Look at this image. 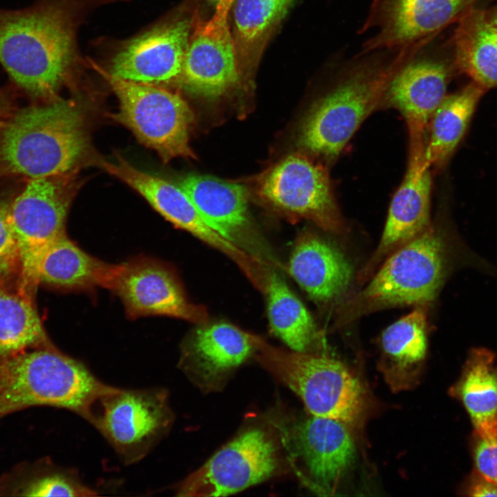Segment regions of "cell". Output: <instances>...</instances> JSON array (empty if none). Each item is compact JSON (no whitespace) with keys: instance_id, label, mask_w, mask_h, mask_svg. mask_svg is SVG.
Masks as SVG:
<instances>
[{"instance_id":"obj_32","label":"cell","mask_w":497,"mask_h":497,"mask_svg":"<svg viewBox=\"0 0 497 497\" xmlns=\"http://www.w3.org/2000/svg\"><path fill=\"white\" fill-rule=\"evenodd\" d=\"M15 189L0 196V282L19 274L20 253L17 237L12 226L10 207Z\"/></svg>"},{"instance_id":"obj_22","label":"cell","mask_w":497,"mask_h":497,"mask_svg":"<svg viewBox=\"0 0 497 497\" xmlns=\"http://www.w3.org/2000/svg\"><path fill=\"white\" fill-rule=\"evenodd\" d=\"M347 424L311 415L296 425L295 442L312 478L331 492L352 465L355 442Z\"/></svg>"},{"instance_id":"obj_36","label":"cell","mask_w":497,"mask_h":497,"mask_svg":"<svg viewBox=\"0 0 497 497\" xmlns=\"http://www.w3.org/2000/svg\"><path fill=\"white\" fill-rule=\"evenodd\" d=\"M488 19L491 23L497 29V4L491 11H486Z\"/></svg>"},{"instance_id":"obj_6","label":"cell","mask_w":497,"mask_h":497,"mask_svg":"<svg viewBox=\"0 0 497 497\" xmlns=\"http://www.w3.org/2000/svg\"><path fill=\"white\" fill-rule=\"evenodd\" d=\"M255 359L304 402L311 415L361 425L367 413L363 387L341 362L324 355L286 351L256 335Z\"/></svg>"},{"instance_id":"obj_5","label":"cell","mask_w":497,"mask_h":497,"mask_svg":"<svg viewBox=\"0 0 497 497\" xmlns=\"http://www.w3.org/2000/svg\"><path fill=\"white\" fill-rule=\"evenodd\" d=\"M112 386L81 362L51 347L0 360V416L32 406L71 411L83 418Z\"/></svg>"},{"instance_id":"obj_37","label":"cell","mask_w":497,"mask_h":497,"mask_svg":"<svg viewBox=\"0 0 497 497\" xmlns=\"http://www.w3.org/2000/svg\"><path fill=\"white\" fill-rule=\"evenodd\" d=\"M206 1H207L208 3H210L211 5L215 6H215L218 3V2H219L220 0H206Z\"/></svg>"},{"instance_id":"obj_33","label":"cell","mask_w":497,"mask_h":497,"mask_svg":"<svg viewBox=\"0 0 497 497\" xmlns=\"http://www.w3.org/2000/svg\"><path fill=\"white\" fill-rule=\"evenodd\" d=\"M471 449L475 472L497 485V438L474 433Z\"/></svg>"},{"instance_id":"obj_1","label":"cell","mask_w":497,"mask_h":497,"mask_svg":"<svg viewBox=\"0 0 497 497\" xmlns=\"http://www.w3.org/2000/svg\"><path fill=\"white\" fill-rule=\"evenodd\" d=\"M90 0H38L0 8V64L20 95L58 97L79 61L76 35Z\"/></svg>"},{"instance_id":"obj_7","label":"cell","mask_w":497,"mask_h":497,"mask_svg":"<svg viewBox=\"0 0 497 497\" xmlns=\"http://www.w3.org/2000/svg\"><path fill=\"white\" fill-rule=\"evenodd\" d=\"M16 189L10 217L20 253L18 291L32 298L41 259L50 244L66 234L76 187L72 173L28 179Z\"/></svg>"},{"instance_id":"obj_34","label":"cell","mask_w":497,"mask_h":497,"mask_svg":"<svg viewBox=\"0 0 497 497\" xmlns=\"http://www.w3.org/2000/svg\"><path fill=\"white\" fill-rule=\"evenodd\" d=\"M19 95L10 82L0 88V125L19 107Z\"/></svg>"},{"instance_id":"obj_17","label":"cell","mask_w":497,"mask_h":497,"mask_svg":"<svg viewBox=\"0 0 497 497\" xmlns=\"http://www.w3.org/2000/svg\"><path fill=\"white\" fill-rule=\"evenodd\" d=\"M194 20L175 17L126 41L110 61L111 75L159 85L178 82Z\"/></svg>"},{"instance_id":"obj_9","label":"cell","mask_w":497,"mask_h":497,"mask_svg":"<svg viewBox=\"0 0 497 497\" xmlns=\"http://www.w3.org/2000/svg\"><path fill=\"white\" fill-rule=\"evenodd\" d=\"M102 72L119 101L118 111L112 115L115 120L155 150L164 163L179 157H195L189 145L194 115L179 94Z\"/></svg>"},{"instance_id":"obj_18","label":"cell","mask_w":497,"mask_h":497,"mask_svg":"<svg viewBox=\"0 0 497 497\" xmlns=\"http://www.w3.org/2000/svg\"><path fill=\"white\" fill-rule=\"evenodd\" d=\"M425 151V146L409 145L406 174L391 200L379 244L359 273L360 282L371 277L392 253L431 226V166Z\"/></svg>"},{"instance_id":"obj_4","label":"cell","mask_w":497,"mask_h":497,"mask_svg":"<svg viewBox=\"0 0 497 497\" xmlns=\"http://www.w3.org/2000/svg\"><path fill=\"white\" fill-rule=\"evenodd\" d=\"M455 248L449 233L431 224L388 256L363 289L340 303L336 327L384 309L429 306L454 264Z\"/></svg>"},{"instance_id":"obj_31","label":"cell","mask_w":497,"mask_h":497,"mask_svg":"<svg viewBox=\"0 0 497 497\" xmlns=\"http://www.w3.org/2000/svg\"><path fill=\"white\" fill-rule=\"evenodd\" d=\"M26 496H93L97 491L86 485L73 469L43 474L30 483L21 494Z\"/></svg>"},{"instance_id":"obj_2","label":"cell","mask_w":497,"mask_h":497,"mask_svg":"<svg viewBox=\"0 0 497 497\" xmlns=\"http://www.w3.org/2000/svg\"><path fill=\"white\" fill-rule=\"evenodd\" d=\"M88 151L84 117L72 101L19 106L0 125V182L70 174Z\"/></svg>"},{"instance_id":"obj_8","label":"cell","mask_w":497,"mask_h":497,"mask_svg":"<svg viewBox=\"0 0 497 497\" xmlns=\"http://www.w3.org/2000/svg\"><path fill=\"white\" fill-rule=\"evenodd\" d=\"M84 419L130 465L143 459L168 434L174 413L165 389L112 387L94 401Z\"/></svg>"},{"instance_id":"obj_25","label":"cell","mask_w":497,"mask_h":497,"mask_svg":"<svg viewBox=\"0 0 497 497\" xmlns=\"http://www.w3.org/2000/svg\"><path fill=\"white\" fill-rule=\"evenodd\" d=\"M488 349H471L458 380L449 393L467 411L474 433L485 438H497V364Z\"/></svg>"},{"instance_id":"obj_20","label":"cell","mask_w":497,"mask_h":497,"mask_svg":"<svg viewBox=\"0 0 497 497\" xmlns=\"http://www.w3.org/2000/svg\"><path fill=\"white\" fill-rule=\"evenodd\" d=\"M110 289L132 317L168 315L199 324L208 317L204 306L189 302L172 272L153 262L119 265Z\"/></svg>"},{"instance_id":"obj_12","label":"cell","mask_w":497,"mask_h":497,"mask_svg":"<svg viewBox=\"0 0 497 497\" xmlns=\"http://www.w3.org/2000/svg\"><path fill=\"white\" fill-rule=\"evenodd\" d=\"M260 197L275 208L312 222L327 232L345 229L326 168L293 154L278 162L262 179Z\"/></svg>"},{"instance_id":"obj_11","label":"cell","mask_w":497,"mask_h":497,"mask_svg":"<svg viewBox=\"0 0 497 497\" xmlns=\"http://www.w3.org/2000/svg\"><path fill=\"white\" fill-rule=\"evenodd\" d=\"M98 164L139 193L166 220L229 257L251 283L262 278L263 264L208 226L179 186L136 168L117 153L115 161L101 159Z\"/></svg>"},{"instance_id":"obj_14","label":"cell","mask_w":497,"mask_h":497,"mask_svg":"<svg viewBox=\"0 0 497 497\" xmlns=\"http://www.w3.org/2000/svg\"><path fill=\"white\" fill-rule=\"evenodd\" d=\"M482 0H373L360 52L391 50L436 37Z\"/></svg>"},{"instance_id":"obj_15","label":"cell","mask_w":497,"mask_h":497,"mask_svg":"<svg viewBox=\"0 0 497 497\" xmlns=\"http://www.w3.org/2000/svg\"><path fill=\"white\" fill-rule=\"evenodd\" d=\"M178 186L206 224L226 240L269 267L284 269L252 217L244 186L196 174L182 177Z\"/></svg>"},{"instance_id":"obj_10","label":"cell","mask_w":497,"mask_h":497,"mask_svg":"<svg viewBox=\"0 0 497 497\" xmlns=\"http://www.w3.org/2000/svg\"><path fill=\"white\" fill-rule=\"evenodd\" d=\"M235 0H220L206 21L194 22L177 83L189 94L216 99L244 84L230 14Z\"/></svg>"},{"instance_id":"obj_16","label":"cell","mask_w":497,"mask_h":497,"mask_svg":"<svg viewBox=\"0 0 497 497\" xmlns=\"http://www.w3.org/2000/svg\"><path fill=\"white\" fill-rule=\"evenodd\" d=\"M436 37L415 44L392 73L382 104L398 109L406 120L409 137L425 138L429 120L447 95L453 69L433 47Z\"/></svg>"},{"instance_id":"obj_19","label":"cell","mask_w":497,"mask_h":497,"mask_svg":"<svg viewBox=\"0 0 497 497\" xmlns=\"http://www.w3.org/2000/svg\"><path fill=\"white\" fill-rule=\"evenodd\" d=\"M200 324L184 341L179 367L202 391H217L254 355L256 335L224 322Z\"/></svg>"},{"instance_id":"obj_27","label":"cell","mask_w":497,"mask_h":497,"mask_svg":"<svg viewBox=\"0 0 497 497\" xmlns=\"http://www.w3.org/2000/svg\"><path fill=\"white\" fill-rule=\"evenodd\" d=\"M118 266L86 253L64 234L44 252L39 265L38 279L39 283L66 289L95 286L111 289Z\"/></svg>"},{"instance_id":"obj_3","label":"cell","mask_w":497,"mask_h":497,"mask_svg":"<svg viewBox=\"0 0 497 497\" xmlns=\"http://www.w3.org/2000/svg\"><path fill=\"white\" fill-rule=\"evenodd\" d=\"M410 48L360 52L337 64L333 83L300 122L298 145L326 160L335 159L364 119L382 104L387 84Z\"/></svg>"},{"instance_id":"obj_30","label":"cell","mask_w":497,"mask_h":497,"mask_svg":"<svg viewBox=\"0 0 497 497\" xmlns=\"http://www.w3.org/2000/svg\"><path fill=\"white\" fill-rule=\"evenodd\" d=\"M38 347H50L32 298L0 282V360Z\"/></svg>"},{"instance_id":"obj_29","label":"cell","mask_w":497,"mask_h":497,"mask_svg":"<svg viewBox=\"0 0 497 497\" xmlns=\"http://www.w3.org/2000/svg\"><path fill=\"white\" fill-rule=\"evenodd\" d=\"M264 293L273 333L292 351L311 353L320 342V331L307 309L277 269L269 271Z\"/></svg>"},{"instance_id":"obj_13","label":"cell","mask_w":497,"mask_h":497,"mask_svg":"<svg viewBox=\"0 0 497 497\" xmlns=\"http://www.w3.org/2000/svg\"><path fill=\"white\" fill-rule=\"evenodd\" d=\"M278 465L277 448L259 428L249 429L217 451L181 481L179 496H224L271 476Z\"/></svg>"},{"instance_id":"obj_24","label":"cell","mask_w":497,"mask_h":497,"mask_svg":"<svg viewBox=\"0 0 497 497\" xmlns=\"http://www.w3.org/2000/svg\"><path fill=\"white\" fill-rule=\"evenodd\" d=\"M293 1H234L231 29L244 84L253 78L269 41Z\"/></svg>"},{"instance_id":"obj_28","label":"cell","mask_w":497,"mask_h":497,"mask_svg":"<svg viewBox=\"0 0 497 497\" xmlns=\"http://www.w3.org/2000/svg\"><path fill=\"white\" fill-rule=\"evenodd\" d=\"M487 90L471 81L447 95L433 113L427 130L425 157L431 166L442 168L467 132L476 108Z\"/></svg>"},{"instance_id":"obj_35","label":"cell","mask_w":497,"mask_h":497,"mask_svg":"<svg viewBox=\"0 0 497 497\" xmlns=\"http://www.w3.org/2000/svg\"><path fill=\"white\" fill-rule=\"evenodd\" d=\"M465 492L470 496H497V485L474 471Z\"/></svg>"},{"instance_id":"obj_26","label":"cell","mask_w":497,"mask_h":497,"mask_svg":"<svg viewBox=\"0 0 497 497\" xmlns=\"http://www.w3.org/2000/svg\"><path fill=\"white\" fill-rule=\"evenodd\" d=\"M451 39L454 67L486 90L497 86V29L486 11L471 8Z\"/></svg>"},{"instance_id":"obj_21","label":"cell","mask_w":497,"mask_h":497,"mask_svg":"<svg viewBox=\"0 0 497 497\" xmlns=\"http://www.w3.org/2000/svg\"><path fill=\"white\" fill-rule=\"evenodd\" d=\"M287 271L295 282L321 306L342 303L353 276L344 254L319 235L304 231L297 239Z\"/></svg>"},{"instance_id":"obj_23","label":"cell","mask_w":497,"mask_h":497,"mask_svg":"<svg viewBox=\"0 0 497 497\" xmlns=\"http://www.w3.org/2000/svg\"><path fill=\"white\" fill-rule=\"evenodd\" d=\"M428 307L416 306L382 334L378 367L393 391L413 388L420 380L427 349Z\"/></svg>"}]
</instances>
